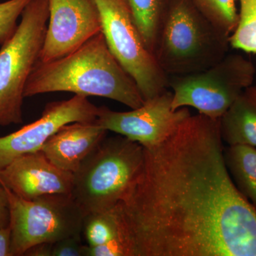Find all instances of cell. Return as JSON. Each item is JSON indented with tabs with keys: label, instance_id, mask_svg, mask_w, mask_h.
<instances>
[{
	"label": "cell",
	"instance_id": "obj_7",
	"mask_svg": "<svg viewBox=\"0 0 256 256\" xmlns=\"http://www.w3.org/2000/svg\"><path fill=\"white\" fill-rule=\"evenodd\" d=\"M256 68L239 54H227L218 63L197 72L169 76L172 107L194 108L212 119L220 117L246 88L252 85Z\"/></svg>",
	"mask_w": 256,
	"mask_h": 256
},
{
	"label": "cell",
	"instance_id": "obj_12",
	"mask_svg": "<svg viewBox=\"0 0 256 256\" xmlns=\"http://www.w3.org/2000/svg\"><path fill=\"white\" fill-rule=\"evenodd\" d=\"M74 174L57 168L42 151L13 160L0 170V184L31 200L48 194H72Z\"/></svg>",
	"mask_w": 256,
	"mask_h": 256
},
{
	"label": "cell",
	"instance_id": "obj_3",
	"mask_svg": "<svg viewBox=\"0 0 256 256\" xmlns=\"http://www.w3.org/2000/svg\"><path fill=\"white\" fill-rule=\"evenodd\" d=\"M230 37L210 22L192 0H170L154 54L168 76L197 73L228 54Z\"/></svg>",
	"mask_w": 256,
	"mask_h": 256
},
{
	"label": "cell",
	"instance_id": "obj_22",
	"mask_svg": "<svg viewBox=\"0 0 256 256\" xmlns=\"http://www.w3.org/2000/svg\"><path fill=\"white\" fill-rule=\"evenodd\" d=\"M85 256H128V250L120 236L102 245L86 246Z\"/></svg>",
	"mask_w": 256,
	"mask_h": 256
},
{
	"label": "cell",
	"instance_id": "obj_6",
	"mask_svg": "<svg viewBox=\"0 0 256 256\" xmlns=\"http://www.w3.org/2000/svg\"><path fill=\"white\" fill-rule=\"evenodd\" d=\"M4 190L12 256H24L30 248L42 242L82 236L85 214L72 194H48L28 200Z\"/></svg>",
	"mask_w": 256,
	"mask_h": 256
},
{
	"label": "cell",
	"instance_id": "obj_19",
	"mask_svg": "<svg viewBox=\"0 0 256 256\" xmlns=\"http://www.w3.org/2000/svg\"><path fill=\"white\" fill-rule=\"evenodd\" d=\"M195 6L220 31L230 35L238 22L236 0H192Z\"/></svg>",
	"mask_w": 256,
	"mask_h": 256
},
{
	"label": "cell",
	"instance_id": "obj_17",
	"mask_svg": "<svg viewBox=\"0 0 256 256\" xmlns=\"http://www.w3.org/2000/svg\"><path fill=\"white\" fill-rule=\"evenodd\" d=\"M82 233L87 246L90 247L102 245L118 238L120 236V222L116 207L86 215Z\"/></svg>",
	"mask_w": 256,
	"mask_h": 256
},
{
	"label": "cell",
	"instance_id": "obj_1",
	"mask_svg": "<svg viewBox=\"0 0 256 256\" xmlns=\"http://www.w3.org/2000/svg\"><path fill=\"white\" fill-rule=\"evenodd\" d=\"M223 142L220 119L198 114L143 146L116 206L128 256H256V207L229 174Z\"/></svg>",
	"mask_w": 256,
	"mask_h": 256
},
{
	"label": "cell",
	"instance_id": "obj_20",
	"mask_svg": "<svg viewBox=\"0 0 256 256\" xmlns=\"http://www.w3.org/2000/svg\"><path fill=\"white\" fill-rule=\"evenodd\" d=\"M32 0H8L0 2V45L14 34L18 18Z\"/></svg>",
	"mask_w": 256,
	"mask_h": 256
},
{
	"label": "cell",
	"instance_id": "obj_21",
	"mask_svg": "<svg viewBox=\"0 0 256 256\" xmlns=\"http://www.w3.org/2000/svg\"><path fill=\"white\" fill-rule=\"evenodd\" d=\"M86 247L82 236L67 237L54 242L52 256H85Z\"/></svg>",
	"mask_w": 256,
	"mask_h": 256
},
{
	"label": "cell",
	"instance_id": "obj_16",
	"mask_svg": "<svg viewBox=\"0 0 256 256\" xmlns=\"http://www.w3.org/2000/svg\"><path fill=\"white\" fill-rule=\"evenodd\" d=\"M146 47L154 54L170 0H122Z\"/></svg>",
	"mask_w": 256,
	"mask_h": 256
},
{
	"label": "cell",
	"instance_id": "obj_5",
	"mask_svg": "<svg viewBox=\"0 0 256 256\" xmlns=\"http://www.w3.org/2000/svg\"><path fill=\"white\" fill-rule=\"evenodd\" d=\"M48 0H32L0 50V126L23 122L24 89L40 60L48 24Z\"/></svg>",
	"mask_w": 256,
	"mask_h": 256
},
{
	"label": "cell",
	"instance_id": "obj_11",
	"mask_svg": "<svg viewBox=\"0 0 256 256\" xmlns=\"http://www.w3.org/2000/svg\"><path fill=\"white\" fill-rule=\"evenodd\" d=\"M48 24L40 60L62 58L101 32L94 0H48Z\"/></svg>",
	"mask_w": 256,
	"mask_h": 256
},
{
	"label": "cell",
	"instance_id": "obj_15",
	"mask_svg": "<svg viewBox=\"0 0 256 256\" xmlns=\"http://www.w3.org/2000/svg\"><path fill=\"white\" fill-rule=\"evenodd\" d=\"M224 158L238 191L256 207V148L228 146L224 148Z\"/></svg>",
	"mask_w": 256,
	"mask_h": 256
},
{
	"label": "cell",
	"instance_id": "obj_4",
	"mask_svg": "<svg viewBox=\"0 0 256 256\" xmlns=\"http://www.w3.org/2000/svg\"><path fill=\"white\" fill-rule=\"evenodd\" d=\"M144 148L118 134L106 137L74 174L72 196L84 214L112 210L137 178Z\"/></svg>",
	"mask_w": 256,
	"mask_h": 256
},
{
	"label": "cell",
	"instance_id": "obj_13",
	"mask_svg": "<svg viewBox=\"0 0 256 256\" xmlns=\"http://www.w3.org/2000/svg\"><path fill=\"white\" fill-rule=\"evenodd\" d=\"M107 132L96 121L67 124L50 136L40 151L57 168L74 174Z\"/></svg>",
	"mask_w": 256,
	"mask_h": 256
},
{
	"label": "cell",
	"instance_id": "obj_24",
	"mask_svg": "<svg viewBox=\"0 0 256 256\" xmlns=\"http://www.w3.org/2000/svg\"><path fill=\"white\" fill-rule=\"evenodd\" d=\"M10 215L8 200L4 188L0 184V227L9 226Z\"/></svg>",
	"mask_w": 256,
	"mask_h": 256
},
{
	"label": "cell",
	"instance_id": "obj_9",
	"mask_svg": "<svg viewBox=\"0 0 256 256\" xmlns=\"http://www.w3.org/2000/svg\"><path fill=\"white\" fill-rule=\"evenodd\" d=\"M172 97V92L166 90L127 112L98 107L96 122L108 132L117 133L144 148L156 146L170 138L191 116L186 107L173 110Z\"/></svg>",
	"mask_w": 256,
	"mask_h": 256
},
{
	"label": "cell",
	"instance_id": "obj_2",
	"mask_svg": "<svg viewBox=\"0 0 256 256\" xmlns=\"http://www.w3.org/2000/svg\"><path fill=\"white\" fill-rule=\"evenodd\" d=\"M56 92L106 98L130 109L144 102L136 82L111 54L101 32L65 56L37 62L24 97Z\"/></svg>",
	"mask_w": 256,
	"mask_h": 256
},
{
	"label": "cell",
	"instance_id": "obj_14",
	"mask_svg": "<svg viewBox=\"0 0 256 256\" xmlns=\"http://www.w3.org/2000/svg\"><path fill=\"white\" fill-rule=\"evenodd\" d=\"M220 136L228 146L256 148V86L246 88L220 118Z\"/></svg>",
	"mask_w": 256,
	"mask_h": 256
},
{
	"label": "cell",
	"instance_id": "obj_18",
	"mask_svg": "<svg viewBox=\"0 0 256 256\" xmlns=\"http://www.w3.org/2000/svg\"><path fill=\"white\" fill-rule=\"evenodd\" d=\"M236 28L230 37L232 48L256 54V0H239Z\"/></svg>",
	"mask_w": 256,
	"mask_h": 256
},
{
	"label": "cell",
	"instance_id": "obj_25",
	"mask_svg": "<svg viewBox=\"0 0 256 256\" xmlns=\"http://www.w3.org/2000/svg\"><path fill=\"white\" fill-rule=\"evenodd\" d=\"M54 242H42L34 246L25 252L28 256H52Z\"/></svg>",
	"mask_w": 256,
	"mask_h": 256
},
{
	"label": "cell",
	"instance_id": "obj_8",
	"mask_svg": "<svg viewBox=\"0 0 256 256\" xmlns=\"http://www.w3.org/2000/svg\"><path fill=\"white\" fill-rule=\"evenodd\" d=\"M101 33L111 54L136 82L144 100L162 94L169 76L146 47L122 0H94Z\"/></svg>",
	"mask_w": 256,
	"mask_h": 256
},
{
	"label": "cell",
	"instance_id": "obj_10",
	"mask_svg": "<svg viewBox=\"0 0 256 256\" xmlns=\"http://www.w3.org/2000/svg\"><path fill=\"white\" fill-rule=\"evenodd\" d=\"M98 111V107L82 96L47 104L40 118L0 137V170L16 158L41 150L48 138L64 126L96 121Z\"/></svg>",
	"mask_w": 256,
	"mask_h": 256
},
{
	"label": "cell",
	"instance_id": "obj_23",
	"mask_svg": "<svg viewBox=\"0 0 256 256\" xmlns=\"http://www.w3.org/2000/svg\"><path fill=\"white\" fill-rule=\"evenodd\" d=\"M0 256H12V233L10 225L0 227Z\"/></svg>",
	"mask_w": 256,
	"mask_h": 256
}]
</instances>
